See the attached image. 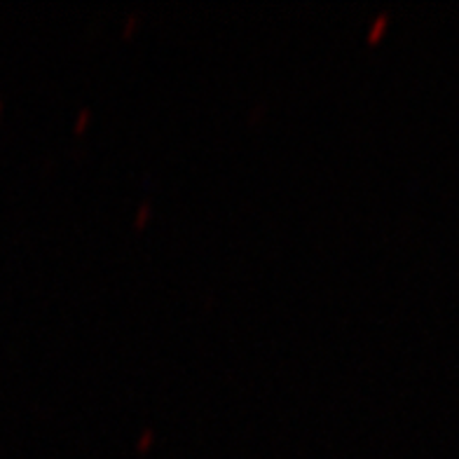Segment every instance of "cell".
<instances>
[{"label":"cell","instance_id":"obj_1","mask_svg":"<svg viewBox=\"0 0 459 459\" xmlns=\"http://www.w3.org/2000/svg\"><path fill=\"white\" fill-rule=\"evenodd\" d=\"M385 26H387V17H385V14H382V17L377 19V24H375L373 33H370V40H377V36H380V30L385 29Z\"/></svg>","mask_w":459,"mask_h":459}]
</instances>
